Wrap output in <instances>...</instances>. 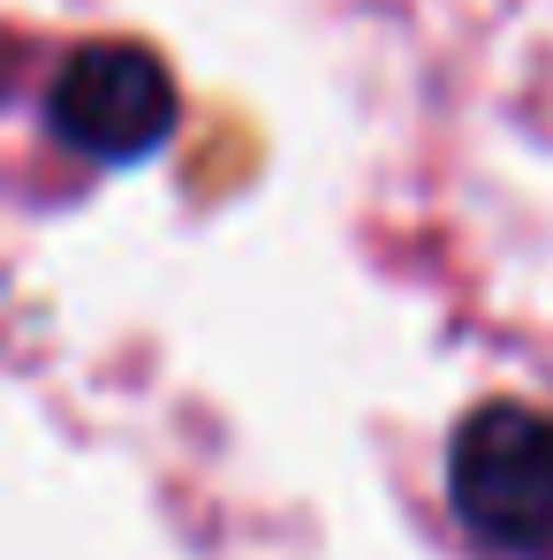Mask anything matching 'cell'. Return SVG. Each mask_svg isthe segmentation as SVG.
Instances as JSON below:
<instances>
[{
    "label": "cell",
    "mask_w": 553,
    "mask_h": 560,
    "mask_svg": "<svg viewBox=\"0 0 553 560\" xmlns=\"http://www.w3.org/2000/svg\"><path fill=\"white\" fill-rule=\"evenodd\" d=\"M456 515L516 560H553V417L531 401L470 409L448 447Z\"/></svg>",
    "instance_id": "6da1fadb"
},
{
    "label": "cell",
    "mask_w": 553,
    "mask_h": 560,
    "mask_svg": "<svg viewBox=\"0 0 553 560\" xmlns=\"http://www.w3.org/2000/svg\"><path fill=\"white\" fill-rule=\"evenodd\" d=\"M183 98H175V77L152 46L137 38H92L61 61L54 92H46V121L61 144H77L84 160H145L168 144Z\"/></svg>",
    "instance_id": "7a4b0ae2"
}]
</instances>
